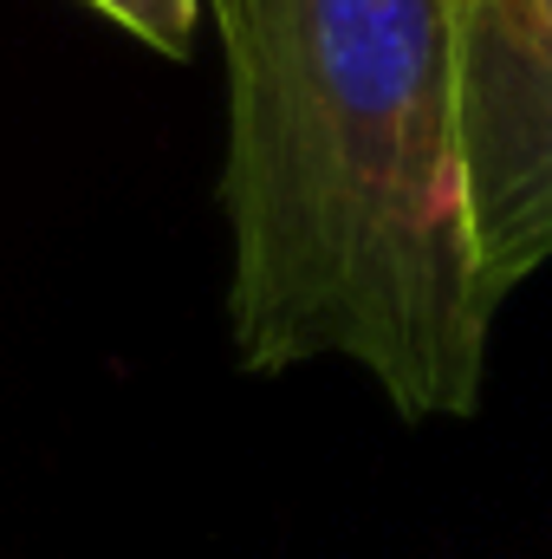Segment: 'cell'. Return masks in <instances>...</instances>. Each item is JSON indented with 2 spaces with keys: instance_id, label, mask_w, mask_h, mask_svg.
Wrapping results in <instances>:
<instances>
[{
  "instance_id": "3",
  "label": "cell",
  "mask_w": 552,
  "mask_h": 559,
  "mask_svg": "<svg viewBox=\"0 0 552 559\" xmlns=\"http://www.w3.org/2000/svg\"><path fill=\"white\" fill-rule=\"evenodd\" d=\"M98 13H111L124 33H137L143 46H156V52H189V39H195V20L208 13V0H92Z\"/></svg>"
},
{
  "instance_id": "1",
  "label": "cell",
  "mask_w": 552,
  "mask_h": 559,
  "mask_svg": "<svg viewBox=\"0 0 552 559\" xmlns=\"http://www.w3.org/2000/svg\"><path fill=\"white\" fill-rule=\"evenodd\" d=\"M228 59L235 358H351L404 417H468L481 280L448 0H208Z\"/></svg>"
},
{
  "instance_id": "2",
  "label": "cell",
  "mask_w": 552,
  "mask_h": 559,
  "mask_svg": "<svg viewBox=\"0 0 552 559\" xmlns=\"http://www.w3.org/2000/svg\"><path fill=\"white\" fill-rule=\"evenodd\" d=\"M448 39L468 228L507 299L552 261V0H448Z\"/></svg>"
}]
</instances>
